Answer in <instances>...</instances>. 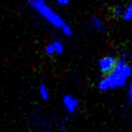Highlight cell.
<instances>
[{"label":"cell","instance_id":"obj_6","mask_svg":"<svg viewBox=\"0 0 132 132\" xmlns=\"http://www.w3.org/2000/svg\"><path fill=\"white\" fill-rule=\"evenodd\" d=\"M89 26L92 30L96 32H100V33L106 31V24L103 21V19L98 15H92L90 17V21H89Z\"/></svg>","mask_w":132,"mask_h":132},{"label":"cell","instance_id":"obj_8","mask_svg":"<svg viewBox=\"0 0 132 132\" xmlns=\"http://www.w3.org/2000/svg\"><path fill=\"white\" fill-rule=\"evenodd\" d=\"M52 44H53V48H54L55 54L62 55L64 53V44L61 40H54L53 41Z\"/></svg>","mask_w":132,"mask_h":132},{"label":"cell","instance_id":"obj_10","mask_svg":"<svg viewBox=\"0 0 132 132\" xmlns=\"http://www.w3.org/2000/svg\"><path fill=\"white\" fill-rule=\"evenodd\" d=\"M128 102L130 108L132 109V76L130 78V81L128 88Z\"/></svg>","mask_w":132,"mask_h":132},{"label":"cell","instance_id":"obj_11","mask_svg":"<svg viewBox=\"0 0 132 132\" xmlns=\"http://www.w3.org/2000/svg\"><path fill=\"white\" fill-rule=\"evenodd\" d=\"M44 52L45 53L48 55V56H53V55L55 54V52H54V48H53V44H49L45 46L44 48Z\"/></svg>","mask_w":132,"mask_h":132},{"label":"cell","instance_id":"obj_3","mask_svg":"<svg viewBox=\"0 0 132 132\" xmlns=\"http://www.w3.org/2000/svg\"><path fill=\"white\" fill-rule=\"evenodd\" d=\"M62 103L69 114H74L80 107V100L71 93H66L62 96Z\"/></svg>","mask_w":132,"mask_h":132},{"label":"cell","instance_id":"obj_5","mask_svg":"<svg viewBox=\"0 0 132 132\" xmlns=\"http://www.w3.org/2000/svg\"><path fill=\"white\" fill-rule=\"evenodd\" d=\"M116 61H117V58H115L113 55H105L99 60L98 67L102 73L107 74L114 68Z\"/></svg>","mask_w":132,"mask_h":132},{"label":"cell","instance_id":"obj_1","mask_svg":"<svg viewBox=\"0 0 132 132\" xmlns=\"http://www.w3.org/2000/svg\"><path fill=\"white\" fill-rule=\"evenodd\" d=\"M130 54L124 52L116 61L114 68L98 83V89L101 92L118 90L126 86L132 76V66L129 63Z\"/></svg>","mask_w":132,"mask_h":132},{"label":"cell","instance_id":"obj_2","mask_svg":"<svg viewBox=\"0 0 132 132\" xmlns=\"http://www.w3.org/2000/svg\"><path fill=\"white\" fill-rule=\"evenodd\" d=\"M26 4L31 9L36 12L40 16L56 29L60 30L66 23L62 15L48 5L46 0H26Z\"/></svg>","mask_w":132,"mask_h":132},{"label":"cell","instance_id":"obj_9","mask_svg":"<svg viewBox=\"0 0 132 132\" xmlns=\"http://www.w3.org/2000/svg\"><path fill=\"white\" fill-rule=\"evenodd\" d=\"M61 32L63 34L64 36L66 37H71L72 35H73V30H72V27L66 22L63 26L61 27Z\"/></svg>","mask_w":132,"mask_h":132},{"label":"cell","instance_id":"obj_4","mask_svg":"<svg viewBox=\"0 0 132 132\" xmlns=\"http://www.w3.org/2000/svg\"><path fill=\"white\" fill-rule=\"evenodd\" d=\"M114 15L118 18L122 19L124 22L132 21V2L126 5H118L114 8Z\"/></svg>","mask_w":132,"mask_h":132},{"label":"cell","instance_id":"obj_7","mask_svg":"<svg viewBox=\"0 0 132 132\" xmlns=\"http://www.w3.org/2000/svg\"><path fill=\"white\" fill-rule=\"evenodd\" d=\"M38 92H39V96H40L41 100L44 102H48L50 101V92L49 89H48L47 85L44 82H41L39 85V89H38Z\"/></svg>","mask_w":132,"mask_h":132},{"label":"cell","instance_id":"obj_12","mask_svg":"<svg viewBox=\"0 0 132 132\" xmlns=\"http://www.w3.org/2000/svg\"><path fill=\"white\" fill-rule=\"evenodd\" d=\"M55 2L60 6H67L71 4V0H55Z\"/></svg>","mask_w":132,"mask_h":132}]
</instances>
